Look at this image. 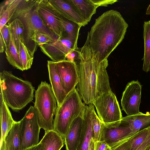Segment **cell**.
<instances>
[{
    "label": "cell",
    "instance_id": "cell-27",
    "mask_svg": "<svg viewBox=\"0 0 150 150\" xmlns=\"http://www.w3.org/2000/svg\"><path fill=\"white\" fill-rule=\"evenodd\" d=\"M60 21L63 29L62 36H67L78 40L79 30L81 26L62 16Z\"/></svg>",
    "mask_w": 150,
    "mask_h": 150
},
{
    "label": "cell",
    "instance_id": "cell-36",
    "mask_svg": "<svg viewBox=\"0 0 150 150\" xmlns=\"http://www.w3.org/2000/svg\"><path fill=\"white\" fill-rule=\"evenodd\" d=\"M110 147L104 141H98L95 142V150H106Z\"/></svg>",
    "mask_w": 150,
    "mask_h": 150
},
{
    "label": "cell",
    "instance_id": "cell-7",
    "mask_svg": "<svg viewBox=\"0 0 150 150\" xmlns=\"http://www.w3.org/2000/svg\"><path fill=\"white\" fill-rule=\"evenodd\" d=\"M93 104L98 117L107 127L119 126L122 118L120 106L112 91L104 93L97 98Z\"/></svg>",
    "mask_w": 150,
    "mask_h": 150
},
{
    "label": "cell",
    "instance_id": "cell-32",
    "mask_svg": "<svg viewBox=\"0 0 150 150\" xmlns=\"http://www.w3.org/2000/svg\"><path fill=\"white\" fill-rule=\"evenodd\" d=\"M53 41L47 35L41 33H37L35 38V42L37 46H40Z\"/></svg>",
    "mask_w": 150,
    "mask_h": 150
},
{
    "label": "cell",
    "instance_id": "cell-26",
    "mask_svg": "<svg viewBox=\"0 0 150 150\" xmlns=\"http://www.w3.org/2000/svg\"><path fill=\"white\" fill-rule=\"evenodd\" d=\"M10 40L8 47L5 49L6 57L10 64L21 71H23L21 64L19 53L13 37L10 33Z\"/></svg>",
    "mask_w": 150,
    "mask_h": 150
},
{
    "label": "cell",
    "instance_id": "cell-25",
    "mask_svg": "<svg viewBox=\"0 0 150 150\" xmlns=\"http://www.w3.org/2000/svg\"><path fill=\"white\" fill-rule=\"evenodd\" d=\"M143 27L144 50L142 69L147 72L150 70V21L144 22Z\"/></svg>",
    "mask_w": 150,
    "mask_h": 150
},
{
    "label": "cell",
    "instance_id": "cell-11",
    "mask_svg": "<svg viewBox=\"0 0 150 150\" xmlns=\"http://www.w3.org/2000/svg\"><path fill=\"white\" fill-rule=\"evenodd\" d=\"M142 86L138 81H132L127 85L121 100L122 110L128 115L139 113Z\"/></svg>",
    "mask_w": 150,
    "mask_h": 150
},
{
    "label": "cell",
    "instance_id": "cell-2",
    "mask_svg": "<svg viewBox=\"0 0 150 150\" xmlns=\"http://www.w3.org/2000/svg\"><path fill=\"white\" fill-rule=\"evenodd\" d=\"M79 81L76 88L86 105L93 104L104 93L111 91L106 70L108 59L100 62L85 43L79 48Z\"/></svg>",
    "mask_w": 150,
    "mask_h": 150
},
{
    "label": "cell",
    "instance_id": "cell-12",
    "mask_svg": "<svg viewBox=\"0 0 150 150\" xmlns=\"http://www.w3.org/2000/svg\"><path fill=\"white\" fill-rule=\"evenodd\" d=\"M55 63L63 87L68 94L76 88L78 82L79 73L77 65L75 63L67 60Z\"/></svg>",
    "mask_w": 150,
    "mask_h": 150
},
{
    "label": "cell",
    "instance_id": "cell-5",
    "mask_svg": "<svg viewBox=\"0 0 150 150\" xmlns=\"http://www.w3.org/2000/svg\"><path fill=\"white\" fill-rule=\"evenodd\" d=\"M34 107L40 127L46 132L53 130V118L57 112V100L51 85L42 81L35 91Z\"/></svg>",
    "mask_w": 150,
    "mask_h": 150
},
{
    "label": "cell",
    "instance_id": "cell-40",
    "mask_svg": "<svg viewBox=\"0 0 150 150\" xmlns=\"http://www.w3.org/2000/svg\"><path fill=\"white\" fill-rule=\"evenodd\" d=\"M95 142L93 138H92L90 142L88 150H95Z\"/></svg>",
    "mask_w": 150,
    "mask_h": 150
},
{
    "label": "cell",
    "instance_id": "cell-43",
    "mask_svg": "<svg viewBox=\"0 0 150 150\" xmlns=\"http://www.w3.org/2000/svg\"><path fill=\"white\" fill-rule=\"evenodd\" d=\"M106 150H112L111 149L110 147H109Z\"/></svg>",
    "mask_w": 150,
    "mask_h": 150
},
{
    "label": "cell",
    "instance_id": "cell-14",
    "mask_svg": "<svg viewBox=\"0 0 150 150\" xmlns=\"http://www.w3.org/2000/svg\"><path fill=\"white\" fill-rule=\"evenodd\" d=\"M94 105L92 104L86 105L83 115L81 133L76 150H88L91 139L93 138L92 115Z\"/></svg>",
    "mask_w": 150,
    "mask_h": 150
},
{
    "label": "cell",
    "instance_id": "cell-4",
    "mask_svg": "<svg viewBox=\"0 0 150 150\" xmlns=\"http://www.w3.org/2000/svg\"><path fill=\"white\" fill-rule=\"evenodd\" d=\"M0 84L4 101L14 111L22 110L33 100L35 89L32 83L10 71L4 70L0 73Z\"/></svg>",
    "mask_w": 150,
    "mask_h": 150
},
{
    "label": "cell",
    "instance_id": "cell-15",
    "mask_svg": "<svg viewBox=\"0 0 150 150\" xmlns=\"http://www.w3.org/2000/svg\"><path fill=\"white\" fill-rule=\"evenodd\" d=\"M57 11L65 18L82 26L88 24L69 0H49Z\"/></svg>",
    "mask_w": 150,
    "mask_h": 150
},
{
    "label": "cell",
    "instance_id": "cell-29",
    "mask_svg": "<svg viewBox=\"0 0 150 150\" xmlns=\"http://www.w3.org/2000/svg\"><path fill=\"white\" fill-rule=\"evenodd\" d=\"M150 132V126L140 130L134 137L128 141L130 150H135L144 141Z\"/></svg>",
    "mask_w": 150,
    "mask_h": 150
},
{
    "label": "cell",
    "instance_id": "cell-38",
    "mask_svg": "<svg viewBox=\"0 0 150 150\" xmlns=\"http://www.w3.org/2000/svg\"><path fill=\"white\" fill-rule=\"evenodd\" d=\"M42 144L40 142L38 144L26 149L23 150H42Z\"/></svg>",
    "mask_w": 150,
    "mask_h": 150
},
{
    "label": "cell",
    "instance_id": "cell-19",
    "mask_svg": "<svg viewBox=\"0 0 150 150\" xmlns=\"http://www.w3.org/2000/svg\"><path fill=\"white\" fill-rule=\"evenodd\" d=\"M120 125L133 132L141 130L150 126V113L141 112L122 117Z\"/></svg>",
    "mask_w": 150,
    "mask_h": 150
},
{
    "label": "cell",
    "instance_id": "cell-31",
    "mask_svg": "<svg viewBox=\"0 0 150 150\" xmlns=\"http://www.w3.org/2000/svg\"><path fill=\"white\" fill-rule=\"evenodd\" d=\"M0 35L2 36L5 43L6 49L8 47L10 40L11 35L9 25L6 24L0 30Z\"/></svg>",
    "mask_w": 150,
    "mask_h": 150
},
{
    "label": "cell",
    "instance_id": "cell-23",
    "mask_svg": "<svg viewBox=\"0 0 150 150\" xmlns=\"http://www.w3.org/2000/svg\"><path fill=\"white\" fill-rule=\"evenodd\" d=\"M8 22L10 33L19 53L21 44H25L24 25L22 22L17 18H11Z\"/></svg>",
    "mask_w": 150,
    "mask_h": 150
},
{
    "label": "cell",
    "instance_id": "cell-10",
    "mask_svg": "<svg viewBox=\"0 0 150 150\" xmlns=\"http://www.w3.org/2000/svg\"><path fill=\"white\" fill-rule=\"evenodd\" d=\"M38 13L47 27L59 38L63 35L60 20L62 16L49 0H37Z\"/></svg>",
    "mask_w": 150,
    "mask_h": 150
},
{
    "label": "cell",
    "instance_id": "cell-8",
    "mask_svg": "<svg viewBox=\"0 0 150 150\" xmlns=\"http://www.w3.org/2000/svg\"><path fill=\"white\" fill-rule=\"evenodd\" d=\"M19 122L20 150L38 144L41 128L33 106H30Z\"/></svg>",
    "mask_w": 150,
    "mask_h": 150
},
{
    "label": "cell",
    "instance_id": "cell-35",
    "mask_svg": "<svg viewBox=\"0 0 150 150\" xmlns=\"http://www.w3.org/2000/svg\"><path fill=\"white\" fill-rule=\"evenodd\" d=\"M92 1L98 7L99 6H107L112 4L118 1L115 0H92Z\"/></svg>",
    "mask_w": 150,
    "mask_h": 150
},
{
    "label": "cell",
    "instance_id": "cell-28",
    "mask_svg": "<svg viewBox=\"0 0 150 150\" xmlns=\"http://www.w3.org/2000/svg\"><path fill=\"white\" fill-rule=\"evenodd\" d=\"M19 54L21 64L23 70L30 69L32 64L33 57L31 56L24 43L21 44Z\"/></svg>",
    "mask_w": 150,
    "mask_h": 150
},
{
    "label": "cell",
    "instance_id": "cell-9",
    "mask_svg": "<svg viewBox=\"0 0 150 150\" xmlns=\"http://www.w3.org/2000/svg\"><path fill=\"white\" fill-rule=\"evenodd\" d=\"M77 40L62 36L57 40L40 45L41 51L52 61L57 62L66 60L67 55L77 49Z\"/></svg>",
    "mask_w": 150,
    "mask_h": 150
},
{
    "label": "cell",
    "instance_id": "cell-34",
    "mask_svg": "<svg viewBox=\"0 0 150 150\" xmlns=\"http://www.w3.org/2000/svg\"><path fill=\"white\" fill-rule=\"evenodd\" d=\"M130 139L125 140L111 148L112 150H130L128 142Z\"/></svg>",
    "mask_w": 150,
    "mask_h": 150
},
{
    "label": "cell",
    "instance_id": "cell-24",
    "mask_svg": "<svg viewBox=\"0 0 150 150\" xmlns=\"http://www.w3.org/2000/svg\"><path fill=\"white\" fill-rule=\"evenodd\" d=\"M19 123L15 121L5 138L3 150H20Z\"/></svg>",
    "mask_w": 150,
    "mask_h": 150
},
{
    "label": "cell",
    "instance_id": "cell-16",
    "mask_svg": "<svg viewBox=\"0 0 150 150\" xmlns=\"http://www.w3.org/2000/svg\"><path fill=\"white\" fill-rule=\"evenodd\" d=\"M47 67L49 80L57 100V107H59L62 104L67 94L63 87L57 69L55 62L47 61Z\"/></svg>",
    "mask_w": 150,
    "mask_h": 150
},
{
    "label": "cell",
    "instance_id": "cell-21",
    "mask_svg": "<svg viewBox=\"0 0 150 150\" xmlns=\"http://www.w3.org/2000/svg\"><path fill=\"white\" fill-rule=\"evenodd\" d=\"M88 23L98 7L92 0H69Z\"/></svg>",
    "mask_w": 150,
    "mask_h": 150
},
{
    "label": "cell",
    "instance_id": "cell-6",
    "mask_svg": "<svg viewBox=\"0 0 150 150\" xmlns=\"http://www.w3.org/2000/svg\"><path fill=\"white\" fill-rule=\"evenodd\" d=\"M85 105L75 88L57 107L53 120V130L64 139L72 122L84 110Z\"/></svg>",
    "mask_w": 150,
    "mask_h": 150
},
{
    "label": "cell",
    "instance_id": "cell-41",
    "mask_svg": "<svg viewBox=\"0 0 150 150\" xmlns=\"http://www.w3.org/2000/svg\"><path fill=\"white\" fill-rule=\"evenodd\" d=\"M146 15L150 14V4L147 9L146 12Z\"/></svg>",
    "mask_w": 150,
    "mask_h": 150
},
{
    "label": "cell",
    "instance_id": "cell-33",
    "mask_svg": "<svg viewBox=\"0 0 150 150\" xmlns=\"http://www.w3.org/2000/svg\"><path fill=\"white\" fill-rule=\"evenodd\" d=\"M79 48L73 50L68 53L66 56V60L76 63L79 62Z\"/></svg>",
    "mask_w": 150,
    "mask_h": 150
},
{
    "label": "cell",
    "instance_id": "cell-18",
    "mask_svg": "<svg viewBox=\"0 0 150 150\" xmlns=\"http://www.w3.org/2000/svg\"><path fill=\"white\" fill-rule=\"evenodd\" d=\"M0 119L1 136L0 149L3 150L5 138L12 127L14 121L11 113L4 101L2 94H0Z\"/></svg>",
    "mask_w": 150,
    "mask_h": 150
},
{
    "label": "cell",
    "instance_id": "cell-3",
    "mask_svg": "<svg viewBox=\"0 0 150 150\" xmlns=\"http://www.w3.org/2000/svg\"><path fill=\"white\" fill-rule=\"evenodd\" d=\"M37 3V0H21L11 18L19 19L23 24L25 44L33 57L37 48L35 42L37 33L45 34L53 41L59 38L47 27L39 15Z\"/></svg>",
    "mask_w": 150,
    "mask_h": 150
},
{
    "label": "cell",
    "instance_id": "cell-17",
    "mask_svg": "<svg viewBox=\"0 0 150 150\" xmlns=\"http://www.w3.org/2000/svg\"><path fill=\"white\" fill-rule=\"evenodd\" d=\"M84 110L73 121L64 139L66 150L77 149L81 133Z\"/></svg>",
    "mask_w": 150,
    "mask_h": 150
},
{
    "label": "cell",
    "instance_id": "cell-37",
    "mask_svg": "<svg viewBox=\"0 0 150 150\" xmlns=\"http://www.w3.org/2000/svg\"><path fill=\"white\" fill-rule=\"evenodd\" d=\"M150 146V132L142 143L135 150H145Z\"/></svg>",
    "mask_w": 150,
    "mask_h": 150
},
{
    "label": "cell",
    "instance_id": "cell-30",
    "mask_svg": "<svg viewBox=\"0 0 150 150\" xmlns=\"http://www.w3.org/2000/svg\"><path fill=\"white\" fill-rule=\"evenodd\" d=\"M92 123L93 131V139L95 142L100 141L101 129V121L96 114L95 108L92 115Z\"/></svg>",
    "mask_w": 150,
    "mask_h": 150
},
{
    "label": "cell",
    "instance_id": "cell-13",
    "mask_svg": "<svg viewBox=\"0 0 150 150\" xmlns=\"http://www.w3.org/2000/svg\"><path fill=\"white\" fill-rule=\"evenodd\" d=\"M139 131L133 132L120 124L118 126L107 127L101 121L100 141L105 142L111 148L125 140L132 138Z\"/></svg>",
    "mask_w": 150,
    "mask_h": 150
},
{
    "label": "cell",
    "instance_id": "cell-20",
    "mask_svg": "<svg viewBox=\"0 0 150 150\" xmlns=\"http://www.w3.org/2000/svg\"><path fill=\"white\" fill-rule=\"evenodd\" d=\"M40 142L42 150H60L65 144L64 139L54 130L45 132Z\"/></svg>",
    "mask_w": 150,
    "mask_h": 150
},
{
    "label": "cell",
    "instance_id": "cell-1",
    "mask_svg": "<svg viewBox=\"0 0 150 150\" xmlns=\"http://www.w3.org/2000/svg\"><path fill=\"white\" fill-rule=\"evenodd\" d=\"M128 25L120 12L110 10L97 18L85 43L100 62L108 59L124 38Z\"/></svg>",
    "mask_w": 150,
    "mask_h": 150
},
{
    "label": "cell",
    "instance_id": "cell-39",
    "mask_svg": "<svg viewBox=\"0 0 150 150\" xmlns=\"http://www.w3.org/2000/svg\"><path fill=\"white\" fill-rule=\"evenodd\" d=\"M5 50V45L4 40L1 35H0V52L3 53Z\"/></svg>",
    "mask_w": 150,
    "mask_h": 150
},
{
    "label": "cell",
    "instance_id": "cell-22",
    "mask_svg": "<svg viewBox=\"0 0 150 150\" xmlns=\"http://www.w3.org/2000/svg\"><path fill=\"white\" fill-rule=\"evenodd\" d=\"M21 0H6L1 4L0 30L10 20Z\"/></svg>",
    "mask_w": 150,
    "mask_h": 150
},
{
    "label": "cell",
    "instance_id": "cell-42",
    "mask_svg": "<svg viewBox=\"0 0 150 150\" xmlns=\"http://www.w3.org/2000/svg\"><path fill=\"white\" fill-rule=\"evenodd\" d=\"M145 150H150V146H149Z\"/></svg>",
    "mask_w": 150,
    "mask_h": 150
}]
</instances>
